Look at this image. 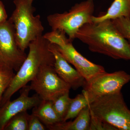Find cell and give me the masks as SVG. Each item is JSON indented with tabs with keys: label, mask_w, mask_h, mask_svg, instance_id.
Instances as JSON below:
<instances>
[{
	"label": "cell",
	"mask_w": 130,
	"mask_h": 130,
	"mask_svg": "<svg viewBox=\"0 0 130 130\" xmlns=\"http://www.w3.org/2000/svg\"><path fill=\"white\" fill-rule=\"evenodd\" d=\"M89 104L88 99L82 92L74 98L71 99L67 113L63 121L76 118Z\"/></svg>",
	"instance_id": "9a60e30c"
},
{
	"label": "cell",
	"mask_w": 130,
	"mask_h": 130,
	"mask_svg": "<svg viewBox=\"0 0 130 130\" xmlns=\"http://www.w3.org/2000/svg\"><path fill=\"white\" fill-rule=\"evenodd\" d=\"M32 113L37 116L46 127L62 121L54 109L51 101L41 100L40 103L33 108Z\"/></svg>",
	"instance_id": "5bb4252c"
},
{
	"label": "cell",
	"mask_w": 130,
	"mask_h": 130,
	"mask_svg": "<svg viewBox=\"0 0 130 130\" xmlns=\"http://www.w3.org/2000/svg\"><path fill=\"white\" fill-rule=\"evenodd\" d=\"M89 106L92 116L117 130H130V110L121 92L97 98Z\"/></svg>",
	"instance_id": "277c9868"
},
{
	"label": "cell",
	"mask_w": 130,
	"mask_h": 130,
	"mask_svg": "<svg viewBox=\"0 0 130 130\" xmlns=\"http://www.w3.org/2000/svg\"><path fill=\"white\" fill-rule=\"evenodd\" d=\"M54 66H43L31 81V90L35 91L41 100L53 101L61 95L70 92L71 86L58 76Z\"/></svg>",
	"instance_id": "9c48e42d"
},
{
	"label": "cell",
	"mask_w": 130,
	"mask_h": 130,
	"mask_svg": "<svg viewBox=\"0 0 130 130\" xmlns=\"http://www.w3.org/2000/svg\"><path fill=\"white\" fill-rule=\"evenodd\" d=\"M89 130H117L109 124L101 121L91 115Z\"/></svg>",
	"instance_id": "d6986e66"
},
{
	"label": "cell",
	"mask_w": 130,
	"mask_h": 130,
	"mask_svg": "<svg viewBox=\"0 0 130 130\" xmlns=\"http://www.w3.org/2000/svg\"><path fill=\"white\" fill-rule=\"evenodd\" d=\"M69 93L61 95L52 101L54 109L62 121L67 113L71 100L69 96Z\"/></svg>",
	"instance_id": "e0dca14e"
},
{
	"label": "cell",
	"mask_w": 130,
	"mask_h": 130,
	"mask_svg": "<svg viewBox=\"0 0 130 130\" xmlns=\"http://www.w3.org/2000/svg\"><path fill=\"white\" fill-rule=\"evenodd\" d=\"M29 116L27 111L19 113L9 120L4 130H28Z\"/></svg>",
	"instance_id": "2e32d148"
},
{
	"label": "cell",
	"mask_w": 130,
	"mask_h": 130,
	"mask_svg": "<svg viewBox=\"0 0 130 130\" xmlns=\"http://www.w3.org/2000/svg\"><path fill=\"white\" fill-rule=\"evenodd\" d=\"M31 90L30 86H24L18 98L9 100L0 107V130H4L9 120L17 114L33 108L40 103L41 100L37 94L29 96Z\"/></svg>",
	"instance_id": "30bf717a"
},
{
	"label": "cell",
	"mask_w": 130,
	"mask_h": 130,
	"mask_svg": "<svg viewBox=\"0 0 130 130\" xmlns=\"http://www.w3.org/2000/svg\"><path fill=\"white\" fill-rule=\"evenodd\" d=\"M7 14L5 6L0 1V25L5 23L7 20Z\"/></svg>",
	"instance_id": "7402d4cb"
},
{
	"label": "cell",
	"mask_w": 130,
	"mask_h": 130,
	"mask_svg": "<svg viewBox=\"0 0 130 130\" xmlns=\"http://www.w3.org/2000/svg\"><path fill=\"white\" fill-rule=\"evenodd\" d=\"M130 81V75L124 71L111 73L106 72L86 82L82 93L89 104L99 98L121 92L123 86Z\"/></svg>",
	"instance_id": "ba28073f"
},
{
	"label": "cell",
	"mask_w": 130,
	"mask_h": 130,
	"mask_svg": "<svg viewBox=\"0 0 130 130\" xmlns=\"http://www.w3.org/2000/svg\"><path fill=\"white\" fill-rule=\"evenodd\" d=\"M27 55L19 47L10 20L0 25V66L2 69L18 72Z\"/></svg>",
	"instance_id": "52a82bcc"
},
{
	"label": "cell",
	"mask_w": 130,
	"mask_h": 130,
	"mask_svg": "<svg viewBox=\"0 0 130 130\" xmlns=\"http://www.w3.org/2000/svg\"><path fill=\"white\" fill-rule=\"evenodd\" d=\"M49 49L54 56V68L58 76L69 85L71 88L76 90L80 87H83L86 83L83 77L70 64L54 44L50 43Z\"/></svg>",
	"instance_id": "8fae6325"
},
{
	"label": "cell",
	"mask_w": 130,
	"mask_h": 130,
	"mask_svg": "<svg viewBox=\"0 0 130 130\" xmlns=\"http://www.w3.org/2000/svg\"><path fill=\"white\" fill-rule=\"evenodd\" d=\"M46 129L43 123L37 116L32 113L29 115L28 120V130Z\"/></svg>",
	"instance_id": "ffe728a7"
},
{
	"label": "cell",
	"mask_w": 130,
	"mask_h": 130,
	"mask_svg": "<svg viewBox=\"0 0 130 130\" xmlns=\"http://www.w3.org/2000/svg\"><path fill=\"white\" fill-rule=\"evenodd\" d=\"M7 71V70H3L2 68L0 66V72H2L3 71Z\"/></svg>",
	"instance_id": "cb8c5ba5"
},
{
	"label": "cell",
	"mask_w": 130,
	"mask_h": 130,
	"mask_svg": "<svg viewBox=\"0 0 130 130\" xmlns=\"http://www.w3.org/2000/svg\"><path fill=\"white\" fill-rule=\"evenodd\" d=\"M6 90V89L4 88L0 87V106H1V102L3 95Z\"/></svg>",
	"instance_id": "603a6c76"
},
{
	"label": "cell",
	"mask_w": 130,
	"mask_h": 130,
	"mask_svg": "<svg viewBox=\"0 0 130 130\" xmlns=\"http://www.w3.org/2000/svg\"><path fill=\"white\" fill-rule=\"evenodd\" d=\"M76 38L88 45L92 52L115 59L130 60V46L112 20L89 23L83 26Z\"/></svg>",
	"instance_id": "6da1fadb"
},
{
	"label": "cell",
	"mask_w": 130,
	"mask_h": 130,
	"mask_svg": "<svg viewBox=\"0 0 130 130\" xmlns=\"http://www.w3.org/2000/svg\"><path fill=\"white\" fill-rule=\"evenodd\" d=\"M15 8L9 20L12 24L19 47L24 51L31 42L41 37L44 31L41 17L35 16L30 0H14Z\"/></svg>",
	"instance_id": "3957f363"
},
{
	"label": "cell",
	"mask_w": 130,
	"mask_h": 130,
	"mask_svg": "<svg viewBox=\"0 0 130 130\" xmlns=\"http://www.w3.org/2000/svg\"><path fill=\"white\" fill-rule=\"evenodd\" d=\"M30 1H31L32 2H33V1H34V0H30Z\"/></svg>",
	"instance_id": "d4e9b609"
},
{
	"label": "cell",
	"mask_w": 130,
	"mask_h": 130,
	"mask_svg": "<svg viewBox=\"0 0 130 130\" xmlns=\"http://www.w3.org/2000/svg\"><path fill=\"white\" fill-rule=\"evenodd\" d=\"M115 27L130 46V19L121 18L112 20Z\"/></svg>",
	"instance_id": "ac0fdd59"
},
{
	"label": "cell",
	"mask_w": 130,
	"mask_h": 130,
	"mask_svg": "<svg viewBox=\"0 0 130 130\" xmlns=\"http://www.w3.org/2000/svg\"><path fill=\"white\" fill-rule=\"evenodd\" d=\"M94 11L93 0H86L75 4L68 12L48 15L47 20L52 30L64 32L73 41L83 26L93 22Z\"/></svg>",
	"instance_id": "5b68a950"
},
{
	"label": "cell",
	"mask_w": 130,
	"mask_h": 130,
	"mask_svg": "<svg viewBox=\"0 0 130 130\" xmlns=\"http://www.w3.org/2000/svg\"><path fill=\"white\" fill-rule=\"evenodd\" d=\"M121 18L130 19V0H114L106 13L97 17L93 16L92 21L98 23Z\"/></svg>",
	"instance_id": "4fadbf2b"
},
{
	"label": "cell",
	"mask_w": 130,
	"mask_h": 130,
	"mask_svg": "<svg viewBox=\"0 0 130 130\" xmlns=\"http://www.w3.org/2000/svg\"><path fill=\"white\" fill-rule=\"evenodd\" d=\"M43 36L50 43L54 44L66 60L74 66L86 82L106 72L102 66L91 62L79 53L73 46V41L66 36L64 32L52 30Z\"/></svg>",
	"instance_id": "8992f818"
},
{
	"label": "cell",
	"mask_w": 130,
	"mask_h": 130,
	"mask_svg": "<svg viewBox=\"0 0 130 130\" xmlns=\"http://www.w3.org/2000/svg\"><path fill=\"white\" fill-rule=\"evenodd\" d=\"M14 75L13 71L0 72V87L6 89Z\"/></svg>",
	"instance_id": "44dd1931"
},
{
	"label": "cell",
	"mask_w": 130,
	"mask_h": 130,
	"mask_svg": "<svg viewBox=\"0 0 130 130\" xmlns=\"http://www.w3.org/2000/svg\"><path fill=\"white\" fill-rule=\"evenodd\" d=\"M90 121V111L88 105L83 109L73 121H61L47 128L51 130H89Z\"/></svg>",
	"instance_id": "7c38bea8"
},
{
	"label": "cell",
	"mask_w": 130,
	"mask_h": 130,
	"mask_svg": "<svg viewBox=\"0 0 130 130\" xmlns=\"http://www.w3.org/2000/svg\"><path fill=\"white\" fill-rule=\"evenodd\" d=\"M50 43L43 36L30 43L28 55L4 92L0 107L9 101L19 90L32 81L43 66H54L55 59L50 50Z\"/></svg>",
	"instance_id": "7a4b0ae2"
}]
</instances>
